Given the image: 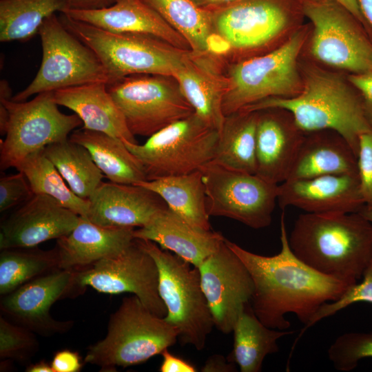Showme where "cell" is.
Returning a JSON list of instances; mask_svg holds the SVG:
<instances>
[{
  "instance_id": "obj_1",
  "label": "cell",
  "mask_w": 372,
  "mask_h": 372,
  "mask_svg": "<svg viewBox=\"0 0 372 372\" xmlns=\"http://www.w3.org/2000/svg\"><path fill=\"white\" fill-rule=\"evenodd\" d=\"M281 249L265 256L246 250L225 238L227 245L247 267L254 284L250 300L258 318L267 327L287 330L285 316L294 314L306 325L324 304L338 299L349 287L306 265L292 251L285 214L280 218Z\"/></svg>"
},
{
  "instance_id": "obj_2",
  "label": "cell",
  "mask_w": 372,
  "mask_h": 372,
  "mask_svg": "<svg viewBox=\"0 0 372 372\" xmlns=\"http://www.w3.org/2000/svg\"><path fill=\"white\" fill-rule=\"evenodd\" d=\"M288 238L300 260L349 286L362 278L372 258V223L359 212H305Z\"/></svg>"
},
{
  "instance_id": "obj_3",
  "label": "cell",
  "mask_w": 372,
  "mask_h": 372,
  "mask_svg": "<svg viewBox=\"0 0 372 372\" xmlns=\"http://www.w3.org/2000/svg\"><path fill=\"white\" fill-rule=\"evenodd\" d=\"M269 108L290 112L296 125L304 133L323 130L338 132L356 156L360 136L372 130L359 92L349 82L318 69L307 72L298 94L265 99L240 110L256 112Z\"/></svg>"
},
{
  "instance_id": "obj_4",
  "label": "cell",
  "mask_w": 372,
  "mask_h": 372,
  "mask_svg": "<svg viewBox=\"0 0 372 372\" xmlns=\"http://www.w3.org/2000/svg\"><path fill=\"white\" fill-rule=\"evenodd\" d=\"M177 329L148 309L134 295L122 299L111 314L107 333L88 347L84 364L116 371L117 366L142 364L176 344Z\"/></svg>"
},
{
  "instance_id": "obj_5",
  "label": "cell",
  "mask_w": 372,
  "mask_h": 372,
  "mask_svg": "<svg viewBox=\"0 0 372 372\" xmlns=\"http://www.w3.org/2000/svg\"><path fill=\"white\" fill-rule=\"evenodd\" d=\"M59 19L95 52L109 76V83L133 74L173 76L192 52L152 36L108 32L64 13H60Z\"/></svg>"
},
{
  "instance_id": "obj_6",
  "label": "cell",
  "mask_w": 372,
  "mask_h": 372,
  "mask_svg": "<svg viewBox=\"0 0 372 372\" xmlns=\"http://www.w3.org/2000/svg\"><path fill=\"white\" fill-rule=\"evenodd\" d=\"M139 240L158 267L164 318L177 329L181 344L203 349L214 324L198 267L152 241Z\"/></svg>"
},
{
  "instance_id": "obj_7",
  "label": "cell",
  "mask_w": 372,
  "mask_h": 372,
  "mask_svg": "<svg viewBox=\"0 0 372 372\" xmlns=\"http://www.w3.org/2000/svg\"><path fill=\"white\" fill-rule=\"evenodd\" d=\"M304 41V32H297L267 54L227 63L229 85L223 101L225 116L265 99L300 93L302 81L297 59Z\"/></svg>"
},
{
  "instance_id": "obj_8",
  "label": "cell",
  "mask_w": 372,
  "mask_h": 372,
  "mask_svg": "<svg viewBox=\"0 0 372 372\" xmlns=\"http://www.w3.org/2000/svg\"><path fill=\"white\" fill-rule=\"evenodd\" d=\"M219 132L197 114L178 121L148 137L145 143L123 141L141 162L147 180L189 174L211 163Z\"/></svg>"
},
{
  "instance_id": "obj_9",
  "label": "cell",
  "mask_w": 372,
  "mask_h": 372,
  "mask_svg": "<svg viewBox=\"0 0 372 372\" xmlns=\"http://www.w3.org/2000/svg\"><path fill=\"white\" fill-rule=\"evenodd\" d=\"M39 34L42 61L32 82L12 96L14 101H25L45 92L87 83H108L109 76L95 52L71 33L56 14L46 19Z\"/></svg>"
},
{
  "instance_id": "obj_10",
  "label": "cell",
  "mask_w": 372,
  "mask_h": 372,
  "mask_svg": "<svg viewBox=\"0 0 372 372\" xmlns=\"http://www.w3.org/2000/svg\"><path fill=\"white\" fill-rule=\"evenodd\" d=\"M107 88L134 136L149 137L194 113L173 76L133 74Z\"/></svg>"
},
{
  "instance_id": "obj_11",
  "label": "cell",
  "mask_w": 372,
  "mask_h": 372,
  "mask_svg": "<svg viewBox=\"0 0 372 372\" xmlns=\"http://www.w3.org/2000/svg\"><path fill=\"white\" fill-rule=\"evenodd\" d=\"M8 112L6 137L0 143V169L15 167L30 154L48 145L66 140L83 125L76 114L58 108L54 92L37 94L29 101L0 99Z\"/></svg>"
},
{
  "instance_id": "obj_12",
  "label": "cell",
  "mask_w": 372,
  "mask_h": 372,
  "mask_svg": "<svg viewBox=\"0 0 372 372\" xmlns=\"http://www.w3.org/2000/svg\"><path fill=\"white\" fill-rule=\"evenodd\" d=\"M302 10L313 26L316 59L352 74L372 70V39L349 12L331 0H304Z\"/></svg>"
},
{
  "instance_id": "obj_13",
  "label": "cell",
  "mask_w": 372,
  "mask_h": 372,
  "mask_svg": "<svg viewBox=\"0 0 372 372\" xmlns=\"http://www.w3.org/2000/svg\"><path fill=\"white\" fill-rule=\"evenodd\" d=\"M200 172L209 216L227 217L256 229L270 225L279 185L212 161Z\"/></svg>"
},
{
  "instance_id": "obj_14",
  "label": "cell",
  "mask_w": 372,
  "mask_h": 372,
  "mask_svg": "<svg viewBox=\"0 0 372 372\" xmlns=\"http://www.w3.org/2000/svg\"><path fill=\"white\" fill-rule=\"evenodd\" d=\"M75 283L81 291L90 287L107 294L132 293L155 315H167L158 291L157 265L138 238L116 256L75 269Z\"/></svg>"
},
{
  "instance_id": "obj_15",
  "label": "cell",
  "mask_w": 372,
  "mask_h": 372,
  "mask_svg": "<svg viewBox=\"0 0 372 372\" xmlns=\"http://www.w3.org/2000/svg\"><path fill=\"white\" fill-rule=\"evenodd\" d=\"M211 12L214 32L228 47L227 63L235 55L269 43L289 22L282 0H237Z\"/></svg>"
},
{
  "instance_id": "obj_16",
  "label": "cell",
  "mask_w": 372,
  "mask_h": 372,
  "mask_svg": "<svg viewBox=\"0 0 372 372\" xmlns=\"http://www.w3.org/2000/svg\"><path fill=\"white\" fill-rule=\"evenodd\" d=\"M81 292L75 283V270L57 269L3 296L1 315L38 334L51 336L70 330L72 321H59L50 313L57 300Z\"/></svg>"
},
{
  "instance_id": "obj_17",
  "label": "cell",
  "mask_w": 372,
  "mask_h": 372,
  "mask_svg": "<svg viewBox=\"0 0 372 372\" xmlns=\"http://www.w3.org/2000/svg\"><path fill=\"white\" fill-rule=\"evenodd\" d=\"M198 269L214 327L225 334L232 332L239 313L250 302L254 291L247 267L225 239Z\"/></svg>"
},
{
  "instance_id": "obj_18",
  "label": "cell",
  "mask_w": 372,
  "mask_h": 372,
  "mask_svg": "<svg viewBox=\"0 0 372 372\" xmlns=\"http://www.w3.org/2000/svg\"><path fill=\"white\" fill-rule=\"evenodd\" d=\"M79 216L54 198L34 194L1 223L0 249L34 247L69 234Z\"/></svg>"
},
{
  "instance_id": "obj_19",
  "label": "cell",
  "mask_w": 372,
  "mask_h": 372,
  "mask_svg": "<svg viewBox=\"0 0 372 372\" xmlns=\"http://www.w3.org/2000/svg\"><path fill=\"white\" fill-rule=\"evenodd\" d=\"M282 209L292 206L306 213H355L365 206L358 174H328L287 180L279 185Z\"/></svg>"
},
{
  "instance_id": "obj_20",
  "label": "cell",
  "mask_w": 372,
  "mask_h": 372,
  "mask_svg": "<svg viewBox=\"0 0 372 372\" xmlns=\"http://www.w3.org/2000/svg\"><path fill=\"white\" fill-rule=\"evenodd\" d=\"M257 112L256 174L279 185L288 178L304 132L285 110L269 108Z\"/></svg>"
},
{
  "instance_id": "obj_21",
  "label": "cell",
  "mask_w": 372,
  "mask_h": 372,
  "mask_svg": "<svg viewBox=\"0 0 372 372\" xmlns=\"http://www.w3.org/2000/svg\"><path fill=\"white\" fill-rule=\"evenodd\" d=\"M88 200L86 218L106 227H142L167 207L156 193L136 184L103 181Z\"/></svg>"
},
{
  "instance_id": "obj_22",
  "label": "cell",
  "mask_w": 372,
  "mask_h": 372,
  "mask_svg": "<svg viewBox=\"0 0 372 372\" xmlns=\"http://www.w3.org/2000/svg\"><path fill=\"white\" fill-rule=\"evenodd\" d=\"M227 65L221 56L192 51L173 74L194 113L218 132L225 118L223 101L229 85Z\"/></svg>"
},
{
  "instance_id": "obj_23",
  "label": "cell",
  "mask_w": 372,
  "mask_h": 372,
  "mask_svg": "<svg viewBox=\"0 0 372 372\" xmlns=\"http://www.w3.org/2000/svg\"><path fill=\"white\" fill-rule=\"evenodd\" d=\"M63 13L108 32L152 36L192 50L187 41L144 0H117L101 9H68Z\"/></svg>"
},
{
  "instance_id": "obj_24",
  "label": "cell",
  "mask_w": 372,
  "mask_h": 372,
  "mask_svg": "<svg viewBox=\"0 0 372 372\" xmlns=\"http://www.w3.org/2000/svg\"><path fill=\"white\" fill-rule=\"evenodd\" d=\"M134 236L152 241L196 267L225 239L219 232L191 225L168 207L157 213L145 226L134 229Z\"/></svg>"
},
{
  "instance_id": "obj_25",
  "label": "cell",
  "mask_w": 372,
  "mask_h": 372,
  "mask_svg": "<svg viewBox=\"0 0 372 372\" xmlns=\"http://www.w3.org/2000/svg\"><path fill=\"white\" fill-rule=\"evenodd\" d=\"M134 227H106L80 216L68 235L56 239L59 267L75 270L123 251L134 239Z\"/></svg>"
},
{
  "instance_id": "obj_26",
  "label": "cell",
  "mask_w": 372,
  "mask_h": 372,
  "mask_svg": "<svg viewBox=\"0 0 372 372\" xmlns=\"http://www.w3.org/2000/svg\"><path fill=\"white\" fill-rule=\"evenodd\" d=\"M54 96L58 105L72 110L79 116L82 128L138 143L107 91V83L96 82L70 87L54 92Z\"/></svg>"
},
{
  "instance_id": "obj_27",
  "label": "cell",
  "mask_w": 372,
  "mask_h": 372,
  "mask_svg": "<svg viewBox=\"0 0 372 372\" xmlns=\"http://www.w3.org/2000/svg\"><path fill=\"white\" fill-rule=\"evenodd\" d=\"M307 133L287 180L358 174L357 156L342 136L331 130Z\"/></svg>"
},
{
  "instance_id": "obj_28",
  "label": "cell",
  "mask_w": 372,
  "mask_h": 372,
  "mask_svg": "<svg viewBox=\"0 0 372 372\" xmlns=\"http://www.w3.org/2000/svg\"><path fill=\"white\" fill-rule=\"evenodd\" d=\"M232 332L233 349L227 360L237 364L241 372H260L265 357L279 351L277 341L294 331L267 327L256 316L249 302L239 313Z\"/></svg>"
},
{
  "instance_id": "obj_29",
  "label": "cell",
  "mask_w": 372,
  "mask_h": 372,
  "mask_svg": "<svg viewBox=\"0 0 372 372\" xmlns=\"http://www.w3.org/2000/svg\"><path fill=\"white\" fill-rule=\"evenodd\" d=\"M69 139L89 151L97 167L110 182L136 184L147 180L141 162L121 139L83 128L74 130Z\"/></svg>"
},
{
  "instance_id": "obj_30",
  "label": "cell",
  "mask_w": 372,
  "mask_h": 372,
  "mask_svg": "<svg viewBox=\"0 0 372 372\" xmlns=\"http://www.w3.org/2000/svg\"><path fill=\"white\" fill-rule=\"evenodd\" d=\"M136 185L156 193L171 210L191 225L211 230L200 170L186 175L144 180Z\"/></svg>"
},
{
  "instance_id": "obj_31",
  "label": "cell",
  "mask_w": 372,
  "mask_h": 372,
  "mask_svg": "<svg viewBox=\"0 0 372 372\" xmlns=\"http://www.w3.org/2000/svg\"><path fill=\"white\" fill-rule=\"evenodd\" d=\"M258 112L239 110L225 116L212 162L228 169L256 174Z\"/></svg>"
},
{
  "instance_id": "obj_32",
  "label": "cell",
  "mask_w": 372,
  "mask_h": 372,
  "mask_svg": "<svg viewBox=\"0 0 372 372\" xmlns=\"http://www.w3.org/2000/svg\"><path fill=\"white\" fill-rule=\"evenodd\" d=\"M144 1L187 41L192 51L211 54L210 44L215 32L211 11L192 0Z\"/></svg>"
},
{
  "instance_id": "obj_33",
  "label": "cell",
  "mask_w": 372,
  "mask_h": 372,
  "mask_svg": "<svg viewBox=\"0 0 372 372\" xmlns=\"http://www.w3.org/2000/svg\"><path fill=\"white\" fill-rule=\"evenodd\" d=\"M69 8V0H0V41H26L44 21Z\"/></svg>"
},
{
  "instance_id": "obj_34",
  "label": "cell",
  "mask_w": 372,
  "mask_h": 372,
  "mask_svg": "<svg viewBox=\"0 0 372 372\" xmlns=\"http://www.w3.org/2000/svg\"><path fill=\"white\" fill-rule=\"evenodd\" d=\"M44 153L72 192L83 199H89L103 182V174L89 151L69 138L48 145Z\"/></svg>"
},
{
  "instance_id": "obj_35",
  "label": "cell",
  "mask_w": 372,
  "mask_h": 372,
  "mask_svg": "<svg viewBox=\"0 0 372 372\" xmlns=\"http://www.w3.org/2000/svg\"><path fill=\"white\" fill-rule=\"evenodd\" d=\"M14 168L24 174L34 194L49 196L79 216L87 217L89 200L83 199L72 192L45 156L44 149L30 154Z\"/></svg>"
},
{
  "instance_id": "obj_36",
  "label": "cell",
  "mask_w": 372,
  "mask_h": 372,
  "mask_svg": "<svg viewBox=\"0 0 372 372\" xmlns=\"http://www.w3.org/2000/svg\"><path fill=\"white\" fill-rule=\"evenodd\" d=\"M59 267L54 247L42 250L34 247L1 249L0 253V294L7 295L28 282Z\"/></svg>"
},
{
  "instance_id": "obj_37",
  "label": "cell",
  "mask_w": 372,
  "mask_h": 372,
  "mask_svg": "<svg viewBox=\"0 0 372 372\" xmlns=\"http://www.w3.org/2000/svg\"><path fill=\"white\" fill-rule=\"evenodd\" d=\"M39 349L35 333L0 316V359L25 363Z\"/></svg>"
},
{
  "instance_id": "obj_38",
  "label": "cell",
  "mask_w": 372,
  "mask_h": 372,
  "mask_svg": "<svg viewBox=\"0 0 372 372\" xmlns=\"http://www.w3.org/2000/svg\"><path fill=\"white\" fill-rule=\"evenodd\" d=\"M327 353L336 370L352 371L360 360L372 358V332L344 333L331 344Z\"/></svg>"
},
{
  "instance_id": "obj_39",
  "label": "cell",
  "mask_w": 372,
  "mask_h": 372,
  "mask_svg": "<svg viewBox=\"0 0 372 372\" xmlns=\"http://www.w3.org/2000/svg\"><path fill=\"white\" fill-rule=\"evenodd\" d=\"M362 280L347 288L343 293L335 300L322 304L313 314L309 322L304 326L296 340L292 349L297 341L309 327L323 318L331 316L339 311L359 302L372 304V258L366 268Z\"/></svg>"
},
{
  "instance_id": "obj_40",
  "label": "cell",
  "mask_w": 372,
  "mask_h": 372,
  "mask_svg": "<svg viewBox=\"0 0 372 372\" xmlns=\"http://www.w3.org/2000/svg\"><path fill=\"white\" fill-rule=\"evenodd\" d=\"M34 195L24 174L2 176L0 178V211L21 205Z\"/></svg>"
},
{
  "instance_id": "obj_41",
  "label": "cell",
  "mask_w": 372,
  "mask_h": 372,
  "mask_svg": "<svg viewBox=\"0 0 372 372\" xmlns=\"http://www.w3.org/2000/svg\"><path fill=\"white\" fill-rule=\"evenodd\" d=\"M357 163L360 188L365 206L372 208V130L360 136Z\"/></svg>"
},
{
  "instance_id": "obj_42",
  "label": "cell",
  "mask_w": 372,
  "mask_h": 372,
  "mask_svg": "<svg viewBox=\"0 0 372 372\" xmlns=\"http://www.w3.org/2000/svg\"><path fill=\"white\" fill-rule=\"evenodd\" d=\"M348 81L360 94L366 117L372 128V70L351 74L348 76Z\"/></svg>"
},
{
  "instance_id": "obj_43",
  "label": "cell",
  "mask_w": 372,
  "mask_h": 372,
  "mask_svg": "<svg viewBox=\"0 0 372 372\" xmlns=\"http://www.w3.org/2000/svg\"><path fill=\"white\" fill-rule=\"evenodd\" d=\"M83 364L79 353L69 349L56 352L50 363L54 372H79Z\"/></svg>"
},
{
  "instance_id": "obj_44",
  "label": "cell",
  "mask_w": 372,
  "mask_h": 372,
  "mask_svg": "<svg viewBox=\"0 0 372 372\" xmlns=\"http://www.w3.org/2000/svg\"><path fill=\"white\" fill-rule=\"evenodd\" d=\"M161 355L163 357V362L160 366L159 371L161 372H195L197 369L188 362L172 355L165 349Z\"/></svg>"
},
{
  "instance_id": "obj_45",
  "label": "cell",
  "mask_w": 372,
  "mask_h": 372,
  "mask_svg": "<svg viewBox=\"0 0 372 372\" xmlns=\"http://www.w3.org/2000/svg\"><path fill=\"white\" fill-rule=\"evenodd\" d=\"M203 372H233L236 371V364L229 362L221 355H212L207 358L203 366Z\"/></svg>"
},
{
  "instance_id": "obj_46",
  "label": "cell",
  "mask_w": 372,
  "mask_h": 372,
  "mask_svg": "<svg viewBox=\"0 0 372 372\" xmlns=\"http://www.w3.org/2000/svg\"><path fill=\"white\" fill-rule=\"evenodd\" d=\"M117 0H69V8L72 10L101 9L113 5Z\"/></svg>"
},
{
  "instance_id": "obj_47",
  "label": "cell",
  "mask_w": 372,
  "mask_h": 372,
  "mask_svg": "<svg viewBox=\"0 0 372 372\" xmlns=\"http://www.w3.org/2000/svg\"><path fill=\"white\" fill-rule=\"evenodd\" d=\"M349 12L364 26L372 39V30L366 23L360 10L357 0H331Z\"/></svg>"
},
{
  "instance_id": "obj_48",
  "label": "cell",
  "mask_w": 372,
  "mask_h": 372,
  "mask_svg": "<svg viewBox=\"0 0 372 372\" xmlns=\"http://www.w3.org/2000/svg\"><path fill=\"white\" fill-rule=\"evenodd\" d=\"M200 8L213 11L227 6L237 0H192Z\"/></svg>"
},
{
  "instance_id": "obj_49",
  "label": "cell",
  "mask_w": 372,
  "mask_h": 372,
  "mask_svg": "<svg viewBox=\"0 0 372 372\" xmlns=\"http://www.w3.org/2000/svg\"><path fill=\"white\" fill-rule=\"evenodd\" d=\"M362 14L372 30V0H357Z\"/></svg>"
},
{
  "instance_id": "obj_50",
  "label": "cell",
  "mask_w": 372,
  "mask_h": 372,
  "mask_svg": "<svg viewBox=\"0 0 372 372\" xmlns=\"http://www.w3.org/2000/svg\"><path fill=\"white\" fill-rule=\"evenodd\" d=\"M27 372H54L51 364L45 360H40L28 364L25 368Z\"/></svg>"
},
{
  "instance_id": "obj_51",
  "label": "cell",
  "mask_w": 372,
  "mask_h": 372,
  "mask_svg": "<svg viewBox=\"0 0 372 372\" xmlns=\"http://www.w3.org/2000/svg\"><path fill=\"white\" fill-rule=\"evenodd\" d=\"M366 219L372 223V208L364 206L359 212Z\"/></svg>"
}]
</instances>
